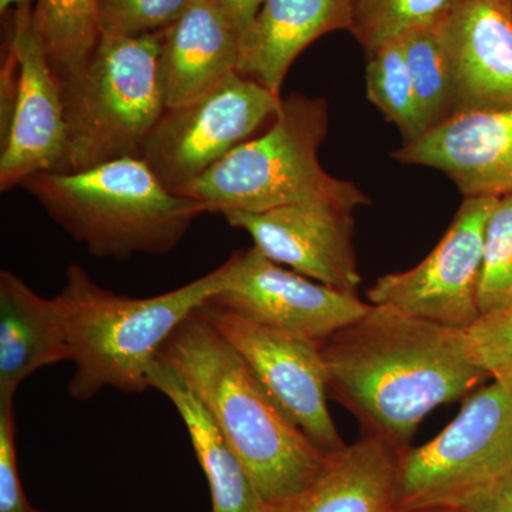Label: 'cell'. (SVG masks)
I'll return each instance as SVG.
<instances>
[{"label":"cell","instance_id":"cell-1","mask_svg":"<svg viewBox=\"0 0 512 512\" xmlns=\"http://www.w3.org/2000/svg\"><path fill=\"white\" fill-rule=\"evenodd\" d=\"M328 392L352 413L363 436L400 454L434 409L467 399L485 373L468 355L464 330L372 305L322 340Z\"/></svg>","mask_w":512,"mask_h":512},{"label":"cell","instance_id":"cell-2","mask_svg":"<svg viewBox=\"0 0 512 512\" xmlns=\"http://www.w3.org/2000/svg\"><path fill=\"white\" fill-rule=\"evenodd\" d=\"M158 357L210 410L268 510L288 503L322 473L330 454L276 404L201 309L178 326Z\"/></svg>","mask_w":512,"mask_h":512},{"label":"cell","instance_id":"cell-3","mask_svg":"<svg viewBox=\"0 0 512 512\" xmlns=\"http://www.w3.org/2000/svg\"><path fill=\"white\" fill-rule=\"evenodd\" d=\"M228 262L207 275L151 298L101 288L77 264L67 268L55 301L74 363L70 396L90 400L106 387L134 394L150 389L148 369L192 313L228 284Z\"/></svg>","mask_w":512,"mask_h":512},{"label":"cell","instance_id":"cell-4","mask_svg":"<svg viewBox=\"0 0 512 512\" xmlns=\"http://www.w3.org/2000/svg\"><path fill=\"white\" fill-rule=\"evenodd\" d=\"M20 187L90 254L117 261L173 251L205 214L197 201L168 190L143 158L39 173Z\"/></svg>","mask_w":512,"mask_h":512},{"label":"cell","instance_id":"cell-5","mask_svg":"<svg viewBox=\"0 0 512 512\" xmlns=\"http://www.w3.org/2000/svg\"><path fill=\"white\" fill-rule=\"evenodd\" d=\"M328 101L295 93L261 136L245 141L220 163L175 192L204 212H262L299 202H328L353 211L372 204L350 181L320 165L318 151L328 134Z\"/></svg>","mask_w":512,"mask_h":512},{"label":"cell","instance_id":"cell-6","mask_svg":"<svg viewBox=\"0 0 512 512\" xmlns=\"http://www.w3.org/2000/svg\"><path fill=\"white\" fill-rule=\"evenodd\" d=\"M163 36L164 30L138 37L101 35L86 66L60 80L66 151L55 173L141 158L167 109L160 74Z\"/></svg>","mask_w":512,"mask_h":512},{"label":"cell","instance_id":"cell-7","mask_svg":"<svg viewBox=\"0 0 512 512\" xmlns=\"http://www.w3.org/2000/svg\"><path fill=\"white\" fill-rule=\"evenodd\" d=\"M512 470V386L471 393L429 443L400 454L394 508L448 507Z\"/></svg>","mask_w":512,"mask_h":512},{"label":"cell","instance_id":"cell-8","mask_svg":"<svg viewBox=\"0 0 512 512\" xmlns=\"http://www.w3.org/2000/svg\"><path fill=\"white\" fill-rule=\"evenodd\" d=\"M10 52L2 69L0 190L20 187L39 173L60 170L66 151L62 84L25 0L16 8Z\"/></svg>","mask_w":512,"mask_h":512},{"label":"cell","instance_id":"cell-9","mask_svg":"<svg viewBox=\"0 0 512 512\" xmlns=\"http://www.w3.org/2000/svg\"><path fill=\"white\" fill-rule=\"evenodd\" d=\"M281 94L239 72L207 96L165 109L141 158L158 180L177 192L275 119Z\"/></svg>","mask_w":512,"mask_h":512},{"label":"cell","instance_id":"cell-10","mask_svg":"<svg viewBox=\"0 0 512 512\" xmlns=\"http://www.w3.org/2000/svg\"><path fill=\"white\" fill-rule=\"evenodd\" d=\"M498 198L466 197L446 234L420 264L380 276L366 296L448 328L466 329L481 315L478 302L484 237Z\"/></svg>","mask_w":512,"mask_h":512},{"label":"cell","instance_id":"cell-11","mask_svg":"<svg viewBox=\"0 0 512 512\" xmlns=\"http://www.w3.org/2000/svg\"><path fill=\"white\" fill-rule=\"evenodd\" d=\"M202 313L276 404L326 454L346 446L328 407L322 340L262 325L208 302Z\"/></svg>","mask_w":512,"mask_h":512},{"label":"cell","instance_id":"cell-12","mask_svg":"<svg viewBox=\"0 0 512 512\" xmlns=\"http://www.w3.org/2000/svg\"><path fill=\"white\" fill-rule=\"evenodd\" d=\"M224 291L210 302L271 328L325 340L365 316L370 303L276 264L258 248L228 259Z\"/></svg>","mask_w":512,"mask_h":512},{"label":"cell","instance_id":"cell-13","mask_svg":"<svg viewBox=\"0 0 512 512\" xmlns=\"http://www.w3.org/2000/svg\"><path fill=\"white\" fill-rule=\"evenodd\" d=\"M352 212L328 202H299L262 212H225L222 217L231 227L248 232L254 247L276 264L357 295L362 276Z\"/></svg>","mask_w":512,"mask_h":512},{"label":"cell","instance_id":"cell-14","mask_svg":"<svg viewBox=\"0 0 512 512\" xmlns=\"http://www.w3.org/2000/svg\"><path fill=\"white\" fill-rule=\"evenodd\" d=\"M453 84L454 116L512 107V6L460 0L436 26Z\"/></svg>","mask_w":512,"mask_h":512},{"label":"cell","instance_id":"cell-15","mask_svg":"<svg viewBox=\"0 0 512 512\" xmlns=\"http://www.w3.org/2000/svg\"><path fill=\"white\" fill-rule=\"evenodd\" d=\"M393 158L441 171L464 198L512 195V107L456 114Z\"/></svg>","mask_w":512,"mask_h":512},{"label":"cell","instance_id":"cell-16","mask_svg":"<svg viewBox=\"0 0 512 512\" xmlns=\"http://www.w3.org/2000/svg\"><path fill=\"white\" fill-rule=\"evenodd\" d=\"M241 35L212 0H191L177 22L164 30L161 83L167 109L207 96L237 73Z\"/></svg>","mask_w":512,"mask_h":512},{"label":"cell","instance_id":"cell-17","mask_svg":"<svg viewBox=\"0 0 512 512\" xmlns=\"http://www.w3.org/2000/svg\"><path fill=\"white\" fill-rule=\"evenodd\" d=\"M356 0H265L241 37L238 72L274 93L292 64L319 37L352 29Z\"/></svg>","mask_w":512,"mask_h":512},{"label":"cell","instance_id":"cell-18","mask_svg":"<svg viewBox=\"0 0 512 512\" xmlns=\"http://www.w3.org/2000/svg\"><path fill=\"white\" fill-rule=\"evenodd\" d=\"M399 460L386 441L363 436L330 454L306 490L268 512H392Z\"/></svg>","mask_w":512,"mask_h":512},{"label":"cell","instance_id":"cell-19","mask_svg":"<svg viewBox=\"0 0 512 512\" xmlns=\"http://www.w3.org/2000/svg\"><path fill=\"white\" fill-rule=\"evenodd\" d=\"M70 360L55 301L42 298L19 276L0 274V404L15 402L23 380Z\"/></svg>","mask_w":512,"mask_h":512},{"label":"cell","instance_id":"cell-20","mask_svg":"<svg viewBox=\"0 0 512 512\" xmlns=\"http://www.w3.org/2000/svg\"><path fill=\"white\" fill-rule=\"evenodd\" d=\"M147 377L150 387L163 393L183 419L207 477L212 512H268L224 431L177 370L158 357Z\"/></svg>","mask_w":512,"mask_h":512},{"label":"cell","instance_id":"cell-21","mask_svg":"<svg viewBox=\"0 0 512 512\" xmlns=\"http://www.w3.org/2000/svg\"><path fill=\"white\" fill-rule=\"evenodd\" d=\"M33 25L59 80L86 66L101 36L97 0H36Z\"/></svg>","mask_w":512,"mask_h":512},{"label":"cell","instance_id":"cell-22","mask_svg":"<svg viewBox=\"0 0 512 512\" xmlns=\"http://www.w3.org/2000/svg\"><path fill=\"white\" fill-rule=\"evenodd\" d=\"M366 87L369 100L399 128L404 143L426 133L400 40L387 43L369 56Z\"/></svg>","mask_w":512,"mask_h":512},{"label":"cell","instance_id":"cell-23","mask_svg":"<svg viewBox=\"0 0 512 512\" xmlns=\"http://www.w3.org/2000/svg\"><path fill=\"white\" fill-rule=\"evenodd\" d=\"M460 0H356L350 32L367 57L413 30L439 25Z\"/></svg>","mask_w":512,"mask_h":512},{"label":"cell","instance_id":"cell-24","mask_svg":"<svg viewBox=\"0 0 512 512\" xmlns=\"http://www.w3.org/2000/svg\"><path fill=\"white\" fill-rule=\"evenodd\" d=\"M399 40L427 131L454 116L453 84L446 56L436 26L413 30Z\"/></svg>","mask_w":512,"mask_h":512},{"label":"cell","instance_id":"cell-25","mask_svg":"<svg viewBox=\"0 0 512 512\" xmlns=\"http://www.w3.org/2000/svg\"><path fill=\"white\" fill-rule=\"evenodd\" d=\"M478 302L481 313L512 303V195L498 198L485 228Z\"/></svg>","mask_w":512,"mask_h":512},{"label":"cell","instance_id":"cell-26","mask_svg":"<svg viewBox=\"0 0 512 512\" xmlns=\"http://www.w3.org/2000/svg\"><path fill=\"white\" fill-rule=\"evenodd\" d=\"M463 330L474 365L494 382L512 386V303L481 313Z\"/></svg>","mask_w":512,"mask_h":512},{"label":"cell","instance_id":"cell-27","mask_svg":"<svg viewBox=\"0 0 512 512\" xmlns=\"http://www.w3.org/2000/svg\"><path fill=\"white\" fill-rule=\"evenodd\" d=\"M191 0H97L101 35L138 37L170 28Z\"/></svg>","mask_w":512,"mask_h":512},{"label":"cell","instance_id":"cell-28","mask_svg":"<svg viewBox=\"0 0 512 512\" xmlns=\"http://www.w3.org/2000/svg\"><path fill=\"white\" fill-rule=\"evenodd\" d=\"M0 512H42L29 504L20 483L13 403L0 404Z\"/></svg>","mask_w":512,"mask_h":512},{"label":"cell","instance_id":"cell-29","mask_svg":"<svg viewBox=\"0 0 512 512\" xmlns=\"http://www.w3.org/2000/svg\"><path fill=\"white\" fill-rule=\"evenodd\" d=\"M448 507L464 512H512V470L464 495Z\"/></svg>","mask_w":512,"mask_h":512},{"label":"cell","instance_id":"cell-30","mask_svg":"<svg viewBox=\"0 0 512 512\" xmlns=\"http://www.w3.org/2000/svg\"><path fill=\"white\" fill-rule=\"evenodd\" d=\"M212 2L227 15L242 37L254 25L265 0H212Z\"/></svg>","mask_w":512,"mask_h":512},{"label":"cell","instance_id":"cell-31","mask_svg":"<svg viewBox=\"0 0 512 512\" xmlns=\"http://www.w3.org/2000/svg\"><path fill=\"white\" fill-rule=\"evenodd\" d=\"M392 512H464L454 507H419V508H394Z\"/></svg>","mask_w":512,"mask_h":512},{"label":"cell","instance_id":"cell-32","mask_svg":"<svg viewBox=\"0 0 512 512\" xmlns=\"http://www.w3.org/2000/svg\"><path fill=\"white\" fill-rule=\"evenodd\" d=\"M23 2H25V0H0V10H2V13H5L6 10L12 8V6L18 8Z\"/></svg>","mask_w":512,"mask_h":512},{"label":"cell","instance_id":"cell-33","mask_svg":"<svg viewBox=\"0 0 512 512\" xmlns=\"http://www.w3.org/2000/svg\"><path fill=\"white\" fill-rule=\"evenodd\" d=\"M508 2H510V3H511V6H512V0H508Z\"/></svg>","mask_w":512,"mask_h":512}]
</instances>
